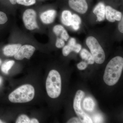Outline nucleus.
<instances>
[{
	"instance_id": "1a4fd4ad",
	"label": "nucleus",
	"mask_w": 123,
	"mask_h": 123,
	"mask_svg": "<svg viewBox=\"0 0 123 123\" xmlns=\"http://www.w3.org/2000/svg\"><path fill=\"white\" fill-rule=\"evenodd\" d=\"M105 16L107 19L111 22L120 21L122 18V13L110 6L105 7Z\"/></svg>"
},
{
	"instance_id": "412c9836",
	"label": "nucleus",
	"mask_w": 123,
	"mask_h": 123,
	"mask_svg": "<svg viewBox=\"0 0 123 123\" xmlns=\"http://www.w3.org/2000/svg\"><path fill=\"white\" fill-rule=\"evenodd\" d=\"M17 3L19 4L23 5L25 6H30L36 3L35 0H17Z\"/></svg>"
},
{
	"instance_id": "423d86ee",
	"label": "nucleus",
	"mask_w": 123,
	"mask_h": 123,
	"mask_svg": "<svg viewBox=\"0 0 123 123\" xmlns=\"http://www.w3.org/2000/svg\"><path fill=\"white\" fill-rule=\"evenodd\" d=\"M36 13L34 10L28 9L24 12L23 21L26 28L30 30L38 29L39 27L36 20Z\"/></svg>"
},
{
	"instance_id": "2f4dec72",
	"label": "nucleus",
	"mask_w": 123,
	"mask_h": 123,
	"mask_svg": "<svg viewBox=\"0 0 123 123\" xmlns=\"http://www.w3.org/2000/svg\"><path fill=\"white\" fill-rule=\"evenodd\" d=\"M1 64H2V61H1V60L0 59V66L1 65Z\"/></svg>"
},
{
	"instance_id": "bb28decb",
	"label": "nucleus",
	"mask_w": 123,
	"mask_h": 123,
	"mask_svg": "<svg viewBox=\"0 0 123 123\" xmlns=\"http://www.w3.org/2000/svg\"><path fill=\"white\" fill-rule=\"evenodd\" d=\"M95 123H101L102 120V119L101 117L99 115H96L94 116L93 118Z\"/></svg>"
},
{
	"instance_id": "ddd939ff",
	"label": "nucleus",
	"mask_w": 123,
	"mask_h": 123,
	"mask_svg": "<svg viewBox=\"0 0 123 123\" xmlns=\"http://www.w3.org/2000/svg\"><path fill=\"white\" fill-rule=\"evenodd\" d=\"M53 31L55 34L60 36L61 38L65 41H67L69 38L68 32L64 27L61 25H56L53 27Z\"/></svg>"
},
{
	"instance_id": "a211bd4d",
	"label": "nucleus",
	"mask_w": 123,
	"mask_h": 123,
	"mask_svg": "<svg viewBox=\"0 0 123 123\" xmlns=\"http://www.w3.org/2000/svg\"><path fill=\"white\" fill-rule=\"evenodd\" d=\"M81 23V20L80 17L77 14H73L71 25L73 29L75 30H78L79 29Z\"/></svg>"
},
{
	"instance_id": "f03ea898",
	"label": "nucleus",
	"mask_w": 123,
	"mask_h": 123,
	"mask_svg": "<svg viewBox=\"0 0 123 123\" xmlns=\"http://www.w3.org/2000/svg\"><path fill=\"white\" fill-rule=\"evenodd\" d=\"M35 90L33 86L30 84L21 86L9 95L8 98L13 103H24L30 102L34 98Z\"/></svg>"
},
{
	"instance_id": "b1692460",
	"label": "nucleus",
	"mask_w": 123,
	"mask_h": 123,
	"mask_svg": "<svg viewBox=\"0 0 123 123\" xmlns=\"http://www.w3.org/2000/svg\"><path fill=\"white\" fill-rule=\"evenodd\" d=\"M88 64L85 62H81L77 65L78 68L80 70H84L87 67Z\"/></svg>"
},
{
	"instance_id": "c756f323",
	"label": "nucleus",
	"mask_w": 123,
	"mask_h": 123,
	"mask_svg": "<svg viewBox=\"0 0 123 123\" xmlns=\"http://www.w3.org/2000/svg\"><path fill=\"white\" fill-rule=\"evenodd\" d=\"M11 4L13 5H15L17 3V0H9Z\"/></svg>"
},
{
	"instance_id": "f8f14e48",
	"label": "nucleus",
	"mask_w": 123,
	"mask_h": 123,
	"mask_svg": "<svg viewBox=\"0 0 123 123\" xmlns=\"http://www.w3.org/2000/svg\"><path fill=\"white\" fill-rule=\"evenodd\" d=\"M22 46L21 44H9L3 49V53L7 56H13L17 53L19 49Z\"/></svg>"
},
{
	"instance_id": "cd10ccee",
	"label": "nucleus",
	"mask_w": 123,
	"mask_h": 123,
	"mask_svg": "<svg viewBox=\"0 0 123 123\" xmlns=\"http://www.w3.org/2000/svg\"><path fill=\"white\" fill-rule=\"evenodd\" d=\"M123 17H122L121 20L120 21V22L118 24V29L119 31L121 33H123Z\"/></svg>"
},
{
	"instance_id": "f3484780",
	"label": "nucleus",
	"mask_w": 123,
	"mask_h": 123,
	"mask_svg": "<svg viewBox=\"0 0 123 123\" xmlns=\"http://www.w3.org/2000/svg\"><path fill=\"white\" fill-rule=\"evenodd\" d=\"M84 109L87 111H92L94 109L95 103L93 100L89 97H87L84 99L83 102Z\"/></svg>"
},
{
	"instance_id": "9b49d317",
	"label": "nucleus",
	"mask_w": 123,
	"mask_h": 123,
	"mask_svg": "<svg viewBox=\"0 0 123 123\" xmlns=\"http://www.w3.org/2000/svg\"><path fill=\"white\" fill-rule=\"evenodd\" d=\"M93 12L96 15L98 21H102L105 18V6L103 2H99L95 6Z\"/></svg>"
},
{
	"instance_id": "6ab92c4d",
	"label": "nucleus",
	"mask_w": 123,
	"mask_h": 123,
	"mask_svg": "<svg viewBox=\"0 0 123 123\" xmlns=\"http://www.w3.org/2000/svg\"><path fill=\"white\" fill-rule=\"evenodd\" d=\"M14 63L15 62L13 60L5 62L1 66V69L2 72L5 74H8L9 70L11 69Z\"/></svg>"
},
{
	"instance_id": "20e7f679",
	"label": "nucleus",
	"mask_w": 123,
	"mask_h": 123,
	"mask_svg": "<svg viewBox=\"0 0 123 123\" xmlns=\"http://www.w3.org/2000/svg\"><path fill=\"white\" fill-rule=\"evenodd\" d=\"M86 43L90 50L95 62L97 64H102L105 61V55L97 39L93 36H90L86 39Z\"/></svg>"
},
{
	"instance_id": "4468645a",
	"label": "nucleus",
	"mask_w": 123,
	"mask_h": 123,
	"mask_svg": "<svg viewBox=\"0 0 123 123\" xmlns=\"http://www.w3.org/2000/svg\"><path fill=\"white\" fill-rule=\"evenodd\" d=\"M72 14L68 10H65L62 12L61 16L62 22L67 26H71Z\"/></svg>"
},
{
	"instance_id": "dca6fc26",
	"label": "nucleus",
	"mask_w": 123,
	"mask_h": 123,
	"mask_svg": "<svg viewBox=\"0 0 123 123\" xmlns=\"http://www.w3.org/2000/svg\"><path fill=\"white\" fill-rule=\"evenodd\" d=\"M68 45L72 52L74 51L76 53H78L81 50V45L76 43V39L74 38H72L70 39Z\"/></svg>"
},
{
	"instance_id": "5701e85b",
	"label": "nucleus",
	"mask_w": 123,
	"mask_h": 123,
	"mask_svg": "<svg viewBox=\"0 0 123 123\" xmlns=\"http://www.w3.org/2000/svg\"><path fill=\"white\" fill-rule=\"evenodd\" d=\"M65 45V42L61 38H57L56 42V46L58 48H61L64 47Z\"/></svg>"
},
{
	"instance_id": "aec40b11",
	"label": "nucleus",
	"mask_w": 123,
	"mask_h": 123,
	"mask_svg": "<svg viewBox=\"0 0 123 123\" xmlns=\"http://www.w3.org/2000/svg\"><path fill=\"white\" fill-rule=\"evenodd\" d=\"M16 123H31V120L25 115H21L18 117L16 121Z\"/></svg>"
},
{
	"instance_id": "4be33fe9",
	"label": "nucleus",
	"mask_w": 123,
	"mask_h": 123,
	"mask_svg": "<svg viewBox=\"0 0 123 123\" xmlns=\"http://www.w3.org/2000/svg\"><path fill=\"white\" fill-rule=\"evenodd\" d=\"M8 21V18L5 13L0 11V24H3L6 23Z\"/></svg>"
},
{
	"instance_id": "393cba45",
	"label": "nucleus",
	"mask_w": 123,
	"mask_h": 123,
	"mask_svg": "<svg viewBox=\"0 0 123 123\" xmlns=\"http://www.w3.org/2000/svg\"><path fill=\"white\" fill-rule=\"evenodd\" d=\"M71 50L68 45L65 46L63 48L62 53L64 56H67L71 52Z\"/></svg>"
},
{
	"instance_id": "a878e982",
	"label": "nucleus",
	"mask_w": 123,
	"mask_h": 123,
	"mask_svg": "<svg viewBox=\"0 0 123 123\" xmlns=\"http://www.w3.org/2000/svg\"><path fill=\"white\" fill-rule=\"evenodd\" d=\"M67 123H80L81 121L79 119L76 117H73L69 120Z\"/></svg>"
},
{
	"instance_id": "9d476101",
	"label": "nucleus",
	"mask_w": 123,
	"mask_h": 123,
	"mask_svg": "<svg viewBox=\"0 0 123 123\" xmlns=\"http://www.w3.org/2000/svg\"><path fill=\"white\" fill-rule=\"evenodd\" d=\"M56 14L55 10H49L43 12L40 15V18L44 24H51L55 20Z\"/></svg>"
},
{
	"instance_id": "0eeeda50",
	"label": "nucleus",
	"mask_w": 123,
	"mask_h": 123,
	"mask_svg": "<svg viewBox=\"0 0 123 123\" xmlns=\"http://www.w3.org/2000/svg\"><path fill=\"white\" fill-rule=\"evenodd\" d=\"M35 48L30 45H24L21 46L19 50L14 56L15 59L21 60L26 58L30 59L33 55Z\"/></svg>"
},
{
	"instance_id": "6e6552de",
	"label": "nucleus",
	"mask_w": 123,
	"mask_h": 123,
	"mask_svg": "<svg viewBox=\"0 0 123 123\" xmlns=\"http://www.w3.org/2000/svg\"><path fill=\"white\" fill-rule=\"evenodd\" d=\"M69 5L71 8L82 14L86 13L88 10L86 0H69Z\"/></svg>"
},
{
	"instance_id": "2eb2a0df",
	"label": "nucleus",
	"mask_w": 123,
	"mask_h": 123,
	"mask_svg": "<svg viewBox=\"0 0 123 123\" xmlns=\"http://www.w3.org/2000/svg\"><path fill=\"white\" fill-rule=\"evenodd\" d=\"M80 55L82 59L85 60L87 64H93L94 63V59L93 56L86 49H82L80 53Z\"/></svg>"
},
{
	"instance_id": "39448f33",
	"label": "nucleus",
	"mask_w": 123,
	"mask_h": 123,
	"mask_svg": "<svg viewBox=\"0 0 123 123\" xmlns=\"http://www.w3.org/2000/svg\"><path fill=\"white\" fill-rule=\"evenodd\" d=\"M85 95V92L79 90L77 91L74 101V108L81 123H93L92 120L83 111L81 106L82 99Z\"/></svg>"
},
{
	"instance_id": "f257e3e1",
	"label": "nucleus",
	"mask_w": 123,
	"mask_h": 123,
	"mask_svg": "<svg viewBox=\"0 0 123 123\" xmlns=\"http://www.w3.org/2000/svg\"><path fill=\"white\" fill-rule=\"evenodd\" d=\"M123 68V59L120 56L112 58L107 64L103 76L104 82L108 85H114L121 77Z\"/></svg>"
},
{
	"instance_id": "7c9ffc66",
	"label": "nucleus",
	"mask_w": 123,
	"mask_h": 123,
	"mask_svg": "<svg viewBox=\"0 0 123 123\" xmlns=\"http://www.w3.org/2000/svg\"><path fill=\"white\" fill-rule=\"evenodd\" d=\"M2 82V78L1 77H0V85L1 84Z\"/></svg>"
},
{
	"instance_id": "c85d7f7f",
	"label": "nucleus",
	"mask_w": 123,
	"mask_h": 123,
	"mask_svg": "<svg viewBox=\"0 0 123 123\" xmlns=\"http://www.w3.org/2000/svg\"><path fill=\"white\" fill-rule=\"evenodd\" d=\"M31 123H39L38 120L35 118L31 119Z\"/></svg>"
},
{
	"instance_id": "473e14b6",
	"label": "nucleus",
	"mask_w": 123,
	"mask_h": 123,
	"mask_svg": "<svg viewBox=\"0 0 123 123\" xmlns=\"http://www.w3.org/2000/svg\"><path fill=\"white\" fill-rule=\"evenodd\" d=\"M4 123V122H3V121H2V120H0V123Z\"/></svg>"
},
{
	"instance_id": "7ed1b4c3",
	"label": "nucleus",
	"mask_w": 123,
	"mask_h": 123,
	"mask_svg": "<svg viewBox=\"0 0 123 123\" xmlns=\"http://www.w3.org/2000/svg\"><path fill=\"white\" fill-rule=\"evenodd\" d=\"M60 75L55 70H52L49 73L46 81V89L48 96L51 98H58L61 91Z\"/></svg>"
}]
</instances>
